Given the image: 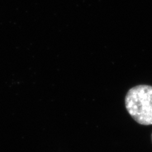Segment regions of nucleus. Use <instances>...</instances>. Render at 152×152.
Wrapping results in <instances>:
<instances>
[{
	"mask_svg": "<svg viewBox=\"0 0 152 152\" xmlns=\"http://www.w3.org/2000/svg\"><path fill=\"white\" fill-rule=\"evenodd\" d=\"M125 105L137 123L152 125V86L140 84L131 88L126 95Z\"/></svg>",
	"mask_w": 152,
	"mask_h": 152,
	"instance_id": "f257e3e1",
	"label": "nucleus"
},
{
	"mask_svg": "<svg viewBox=\"0 0 152 152\" xmlns=\"http://www.w3.org/2000/svg\"><path fill=\"white\" fill-rule=\"evenodd\" d=\"M151 141H152V133H151Z\"/></svg>",
	"mask_w": 152,
	"mask_h": 152,
	"instance_id": "f03ea898",
	"label": "nucleus"
}]
</instances>
